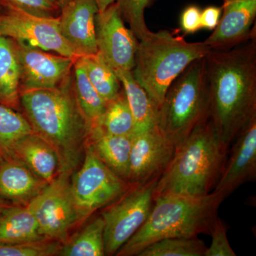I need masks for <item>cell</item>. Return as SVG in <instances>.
<instances>
[{
    "label": "cell",
    "instance_id": "obj_4",
    "mask_svg": "<svg viewBox=\"0 0 256 256\" xmlns=\"http://www.w3.org/2000/svg\"><path fill=\"white\" fill-rule=\"evenodd\" d=\"M224 200L214 192L204 196L170 194L156 197L146 223L116 255L138 256L148 246L163 239L210 235Z\"/></svg>",
    "mask_w": 256,
    "mask_h": 256
},
{
    "label": "cell",
    "instance_id": "obj_30",
    "mask_svg": "<svg viewBox=\"0 0 256 256\" xmlns=\"http://www.w3.org/2000/svg\"><path fill=\"white\" fill-rule=\"evenodd\" d=\"M62 242L44 239L24 244H0V256H52L58 255Z\"/></svg>",
    "mask_w": 256,
    "mask_h": 256
},
{
    "label": "cell",
    "instance_id": "obj_29",
    "mask_svg": "<svg viewBox=\"0 0 256 256\" xmlns=\"http://www.w3.org/2000/svg\"><path fill=\"white\" fill-rule=\"evenodd\" d=\"M158 0H116V3L124 22L128 23L138 40L150 32L146 26V11Z\"/></svg>",
    "mask_w": 256,
    "mask_h": 256
},
{
    "label": "cell",
    "instance_id": "obj_7",
    "mask_svg": "<svg viewBox=\"0 0 256 256\" xmlns=\"http://www.w3.org/2000/svg\"><path fill=\"white\" fill-rule=\"evenodd\" d=\"M132 185L112 171L87 141L82 166L73 173L70 180L77 225L84 223L98 210L114 203Z\"/></svg>",
    "mask_w": 256,
    "mask_h": 256
},
{
    "label": "cell",
    "instance_id": "obj_32",
    "mask_svg": "<svg viewBox=\"0 0 256 256\" xmlns=\"http://www.w3.org/2000/svg\"><path fill=\"white\" fill-rule=\"evenodd\" d=\"M212 240L210 248H206L204 256H236L227 237V229L220 218H217L210 234Z\"/></svg>",
    "mask_w": 256,
    "mask_h": 256
},
{
    "label": "cell",
    "instance_id": "obj_12",
    "mask_svg": "<svg viewBox=\"0 0 256 256\" xmlns=\"http://www.w3.org/2000/svg\"><path fill=\"white\" fill-rule=\"evenodd\" d=\"M15 42L21 67V94L58 86L72 73L77 58Z\"/></svg>",
    "mask_w": 256,
    "mask_h": 256
},
{
    "label": "cell",
    "instance_id": "obj_31",
    "mask_svg": "<svg viewBox=\"0 0 256 256\" xmlns=\"http://www.w3.org/2000/svg\"><path fill=\"white\" fill-rule=\"evenodd\" d=\"M0 6L50 18H60L62 10L58 0H0Z\"/></svg>",
    "mask_w": 256,
    "mask_h": 256
},
{
    "label": "cell",
    "instance_id": "obj_27",
    "mask_svg": "<svg viewBox=\"0 0 256 256\" xmlns=\"http://www.w3.org/2000/svg\"><path fill=\"white\" fill-rule=\"evenodd\" d=\"M104 228L102 216L96 218L85 227L70 242H67L60 249V256H104Z\"/></svg>",
    "mask_w": 256,
    "mask_h": 256
},
{
    "label": "cell",
    "instance_id": "obj_36",
    "mask_svg": "<svg viewBox=\"0 0 256 256\" xmlns=\"http://www.w3.org/2000/svg\"><path fill=\"white\" fill-rule=\"evenodd\" d=\"M10 205H8V204L5 203L4 200L2 198H0V213L3 212L5 210V208H8Z\"/></svg>",
    "mask_w": 256,
    "mask_h": 256
},
{
    "label": "cell",
    "instance_id": "obj_35",
    "mask_svg": "<svg viewBox=\"0 0 256 256\" xmlns=\"http://www.w3.org/2000/svg\"><path fill=\"white\" fill-rule=\"evenodd\" d=\"M98 6L99 12L105 11L111 4H114L116 0H95Z\"/></svg>",
    "mask_w": 256,
    "mask_h": 256
},
{
    "label": "cell",
    "instance_id": "obj_5",
    "mask_svg": "<svg viewBox=\"0 0 256 256\" xmlns=\"http://www.w3.org/2000/svg\"><path fill=\"white\" fill-rule=\"evenodd\" d=\"M210 52L204 42L190 43L168 30L150 31L139 41L132 75L159 109L172 82Z\"/></svg>",
    "mask_w": 256,
    "mask_h": 256
},
{
    "label": "cell",
    "instance_id": "obj_20",
    "mask_svg": "<svg viewBox=\"0 0 256 256\" xmlns=\"http://www.w3.org/2000/svg\"><path fill=\"white\" fill-rule=\"evenodd\" d=\"M21 67L14 40L0 36V105L21 107Z\"/></svg>",
    "mask_w": 256,
    "mask_h": 256
},
{
    "label": "cell",
    "instance_id": "obj_21",
    "mask_svg": "<svg viewBox=\"0 0 256 256\" xmlns=\"http://www.w3.org/2000/svg\"><path fill=\"white\" fill-rule=\"evenodd\" d=\"M44 239L38 233V223L28 205H10L0 213V244H24Z\"/></svg>",
    "mask_w": 256,
    "mask_h": 256
},
{
    "label": "cell",
    "instance_id": "obj_23",
    "mask_svg": "<svg viewBox=\"0 0 256 256\" xmlns=\"http://www.w3.org/2000/svg\"><path fill=\"white\" fill-rule=\"evenodd\" d=\"M72 78L74 94L79 107L92 128L94 127L104 116L107 102L92 86L79 58L74 64Z\"/></svg>",
    "mask_w": 256,
    "mask_h": 256
},
{
    "label": "cell",
    "instance_id": "obj_13",
    "mask_svg": "<svg viewBox=\"0 0 256 256\" xmlns=\"http://www.w3.org/2000/svg\"><path fill=\"white\" fill-rule=\"evenodd\" d=\"M176 146L158 126L134 134L130 158L128 182L141 184L159 178L174 158Z\"/></svg>",
    "mask_w": 256,
    "mask_h": 256
},
{
    "label": "cell",
    "instance_id": "obj_15",
    "mask_svg": "<svg viewBox=\"0 0 256 256\" xmlns=\"http://www.w3.org/2000/svg\"><path fill=\"white\" fill-rule=\"evenodd\" d=\"M98 12L95 0H72L62 8L58 18L60 33L77 58L98 52L96 34Z\"/></svg>",
    "mask_w": 256,
    "mask_h": 256
},
{
    "label": "cell",
    "instance_id": "obj_19",
    "mask_svg": "<svg viewBox=\"0 0 256 256\" xmlns=\"http://www.w3.org/2000/svg\"><path fill=\"white\" fill-rule=\"evenodd\" d=\"M133 137L107 134L98 127L92 128L88 142L98 156L112 171L128 181Z\"/></svg>",
    "mask_w": 256,
    "mask_h": 256
},
{
    "label": "cell",
    "instance_id": "obj_16",
    "mask_svg": "<svg viewBox=\"0 0 256 256\" xmlns=\"http://www.w3.org/2000/svg\"><path fill=\"white\" fill-rule=\"evenodd\" d=\"M256 176V118L236 138L232 156L214 192L226 198L242 185L254 181Z\"/></svg>",
    "mask_w": 256,
    "mask_h": 256
},
{
    "label": "cell",
    "instance_id": "obj_1",
    "mask_svg": "<svg viewBox=\"0 0 256 256\" xmlns=\"http://www.w3.org/2000/svg\"><path fill=\"white\" fill-rule=\"evenodd\" d=\"M210 120L229 146L256 118V37L205 57Z\"/></svg>",
    "mask_w": 256,
    "mask_h": 256
},
{
    "label": "cell",
    "instance_id": "obj_6",
    "mask_svg": "<svg viewBox=\"0 0 256 256\" xmlns=\"http://www.w3.org/2000/svg\"><path fill=\"white\" fill-rule=\"evenodd\" d=\"M205 57L192 62L172 82L158 109V129L176 149L210 118Z\"/></svg>",
    "mask_w": 256,
    "mask_h": 256
},
{
    "label": "cell",
    "instance_id": "obj_26",
    "mask_svg": "<svg viewBox=\"0 0 256 256\" xmlns=\"http://www.w3.org/2000/svg\"><path fill=\"white\" fill-rule=\"evenodd\" d=\"M34 131L22 114L6 106L0 105V156L13 159V149L18 140Z\"/></svg>",
    "mask_w": 256,
    "mask_h": 256
},
{
    "label": "cell",
    "instance_id": "obj_24",
    "mask_svg": "<svg viewBox=\"0 0 256 256\" xmlns=\"http://www.w3.org/2000/svg\"><path fill=\"white\" fill-rule=\"evenodd\" d=\"M90 82L106 102L114 99L122 90V84L114 68L99 52L80 57Z\"/></svg>",
    "mask_w": 256,
    "mask_h": 256
},
{
    "label": "cell",
    "instance_id": "obj_9",
    "mask_svg": "<svg viewBox=\"0 0 256 256\" xmlns=\"http://www.w3.org/2000/svg\"><path fill=\"white\" fill-rule=\"evenodd\" d=\"M72 175L60 173L53 182L28 204L38 223L40 235L62 244L68 242L69 232L78 224L70 190Z\"/></svg>",
    "mask_w": 256,
    "mask_h": 256
},
{
    "label": "cell",
    "instance_id": "obj_10",
    "mask_svg": "<svg viewBox=\"0 0 256 256\" xmlns=\"http://www.w3.org/2000/svg\"><path fill=\"white\" fill-rule=\"evenodd\" d=\"M0 13V36L69 58H78L60 33L58 18H38L2 8Z\"/></svg>",
    "mask_w": 256,
    "mask_h": 256
},
{
    "label": "cell",
    "instance_id": "obj_17",
    "mask_svg": "<svg viewBox=\"0 0 256 256\" xmlns=\"http://www.w3.org/2000/svg\"><path fill=\"white\" fill-rule=\"evenodd\" d=\"M48 184L16 160L0 156V198L16 206H26Z\"/></svg>",
    "mask_w": 256,
    "mask_h": 256
},
{
    "label": "cell",
    "instance_id": "obj_18",
    "mask_svg": "<svg viewBox=\"0 0 256 256\" xmlns=\"http://www.w3.org/2000/svg\"><path fill=\"white\" fill-rule=\"evenodd\" d=\"M13 159L28 166L48 184L60 174V162L56 153L34 132L18 140L13 149Z\"/></svg>",
    "mask_w": 256,
    "mask_h": 256
},
{
    "label": "cell",
    "instance_id": "obj_22",
    "mask_svg": "<svg viewBox=\"0 0 256 256\" xmlns=\"http://www.w3.org/2000/svg\"><path fill=\"white\" fill-rule=\"evenodd\" d=\"M126 92L136 124V134L158 126V108L133 76L132 72H116Z\"/></svg>",
    "mask_w": 256,
    "mask_h": 256
},
{
    "label": "cell",
    "instance_id": "obj_34",
    "mask_svg": "<svg viewBox=\"0 0 256 256\" xmlns=\"http://www.w3.org/2000/svg\"><path fill=\"white\" fill-rule=\"evenodd\" d=\"M222 14V6H210L202 10V30L214 31L220 23Z\"/></svg>",
    "mask_w": 256,
    "mask_h": 256
},
{
    "label": "cell",
    "instance_id": "obj_2",
    "mask_svg": "<svg viewBox=\"0 0 256 256\" xmlns=\"http://www.w3.org/2000/svg\"><path fill=\"white\" fill-rule=\"evenodd\" d=\"M20 99L34 132L56 153L60 173L73 174L84 161L92 126L76 98L72 73L58 86L23 92Z\"/></svg>",
    "mask_w": 256,
    "mask_h": 256
},
{
    "label": "cell",
    "instance_id": "obj_8",
    "mask_svg": "<svg viewBox=\"0 0 256 256\" xmlns=\"http://www.w3.org/2000/svg\"><path fill=\"white\" fill-rule=\"evenodd\" d=\"M158 180L132 184L102 212L106 256L116 255L146 223L154 206Z\"/></svg>",
    "mask_w": 256,
    "mask_h": 256
},
{
    "label": "cell",
    "instance_id": "obj_28",
    "mask_svg": "<svg viewBox=\"0 0 256 256\" xmlns=\"http://www.w3.org/2000/svg\"><path fill=\"white\" fill-rule=\"evenodd\" d=\"M206 248L198 237L166 238L148 246L138 256H204Z\"/></svg>",
    "mask_w": 256,
    "mask_h": 256
},
{
    "label": "cell",
    "instance_id": "obj_37",
    "mask_svg": "<svg viewBox=\"0 0 256 256\" xmlns=\"http://www.w3.org/2000/svg\"><path fill=\"white\" fill-rule=\"evenodd\" d=\"M70 1H72V0H58V2H60V5L62 6V8H63L64 5L66 4L67 3H68Z\"/></svg>",
    "mask_w": 256,
    "mask_h": 256
},
{
    "label": "cell",
    "instance_id": "obj_33",
    "mask_svg": "<svg viewBox=\"0 0 256 256\" xmlns=\"http://www.w3.org/2000/svg\"><path fill=\"white\" fill-rule=\"evenodd\" d=\"M202 10L196 5H190L185 8L180 18L182 31L185 34H194L202 30Z\"/></svg>",
    "mask_w": 256,
    "mask_h": 256
},
{
    "label": "cell",
    "instance_id": "obj_11",
    "mask_svg": "<svg viewBox=\"0 0 256 256\" xmlns=\"http://www.w3.org/2000/svg\"><path fill=\"white\" fill-rule=\"evenodd\" d=\"M96 34L98 52L114 72H132L139 40L126 28L116 2L96 15Z\"/></svg>",
    "mask_w": 256,
    "mask_h": 256
},
{
    "label": "cell",
    "instance_id": "obj_25",
    "mask_svg": "<svg viewBox=\"0 0 256 256\" xmlns=\"http://www.w3.org/2000/svg\"><path fill=\"white\" fill-rule=\"evenodd\" d=\"M94 127H98L104 132L112 136L133 137L136 134V120L124 88L108 102L104 116Z\"/></svg>",
    "mask_w": 256,
    "mask_h": 256
},
{
    "label": "cell",
    "instance_id": "obj_14",
    "mask_svg": "<svg viewBox=\"0 0 256 256\" xmlns=\"http://www.w3.org/2000/svg\"><path fill=\"white\" fill-rule=\"evenodd\" d=\"M220 23L204 41L212 50H226L256 37V0H223Z\"/></svg>",
    "mask_w": 256,
    "mask_h": 256
},
{
    "label": "cell",
    "instance_id": "obj_3",
    "mask_svg": "<svg viewBox=\"0 0 256 256\" xmlns=\"http://www.w3.org/2000/svg\"><path fill=\"white\" fill-rule=\"evenodd\" d=\"M228 149L212 121L206 120L176 150L172 161L158 180L154 198L212 193L223 172Z\"/></svg>",
    "mask_w": 256,
    "mask_h": 256
}]
</instances>
